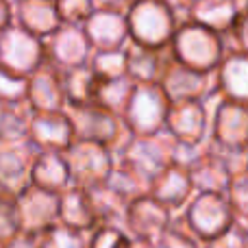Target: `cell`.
<instances>
[{
	"instance_id": "cb8c5ba5",
	"label": "cell",
	"mask_w": 248,
	"mask_h": 248,
	"mask_svg": "<svg viewBox=\"0 0 248 248\" xmlns=\"http://www.w3.org/2000/svg\"><path fill=\"white\" fill-rule=\"evenodd\" d=\"M155 244H157V248H202V242L189 231L183 218H176V216L172 220L170 229Z\"/></svg>"
},
{
	"instance_id": "603a6c76",
	"label": "cell",
	"mask_w": 248,
	"mask_h": 248,
	"mask_svg": "<svg viewBox=\"0 0 248 248\" xmlns=\"http://www.w3.org/2000/svg\"><path fill=\"white\" fill-rule=\"evenodd\" d=\"M90 246V233L74 231L63 224H55L42 233V248H87Z\"/></svg>"
},
{
	"instance_id": "5bb4252c",
	"label": "cell",
	"mask_w": 248,
	"mask_h": 248,
	"mask_svg": "<svg viewBox=\"0 0 248 248\" xmlns=\"http://www.w3.org/2000/svg\"><path fill=\"white\" fill-rule=\"evenodd\" d=\"M244 17H248V0H201L187 11L185 20L202 24L227 37L235 33Z\"/></svg>"
},
{
	"instance_id": "4fadbf2b",
	"label": "cell",
	"mask_w": 248,
	"mask_h": 248,
	"mask_svg": "<svg viewBox=\"0 0 248 248\" xmlns=\"http://www.w3.org/2000/svg\"><path fill=\"white\" fill-rule=\"evenodd\" d=\"M83 31H85L94 52L124 50L126 42H131L126 13H122V11L96 9L90 16V20L83 24Z\"/></svg>"
},
{
	"instance_id": "4316f807",
	"label": "cell",
	"mask_w": 248,
	"mask_h": 248,
	"mask_svg": "<svg viewBox=\"0 0 248 248\" xmlns=\"http://www.w3.org/2000/svg\"><path fill=\"white\" fill-rule=\"evenodd\" d=\"M55 2L61 22L72 26H83L96 11L94 0H55Z\"/></svg>"
},
{
	"instance_id": "7c38bea8",
	"label": "cell",
	"mask_w": 248,
	"mask_h": 248,
	"mask_svg": "<svg viewBox=\"0 0 248 248\" xmlns=\"http://www.w3.org/2000/svg\"><path fill=\"white\" fill-rule=\"evenodd\" d=\"M211 116L207 111V103L187 100V103H170V111L166 118V131L179 144L196 146L207 141Z\"/></svg>"
},
{
	"instance_id": "9c48e42d",
	"label": "cell",
	"mask_w": 248,
	"mask_h": 248,
	"mask_svg": "<svg viewBox=\"0 0 248 248\" xmlns=\"http://www.w3.org/2000/svg\"><path fill=\"white\" fill-rule=\"evenodd\" d=\"M16 209L20 231L42 235L55 224H59V194L31 185L26 192L16 198Z\"/></svg>"
},
{
	"instance_id": "e0dca14e",
	"label": "cell",
	"mask_w": 248,
	"mask_h": 248,
	"mask_svg": "<svg viewBox=\"0 0 248 248\" xmlns=\"http://www.w3.org/2000/svg\"><path fill=\"white\" fill-rule=\"evenodd\" d=\"M172 50L163 48V50H155V48H144L137 44L128 42L126 46V72L128 78L135 83H150V85H159L166 74L168 65L172 63Z\"/></svg>"
},
{
	"instance_id": "836d02e7",
	"label": "cell",
	"mask_w": 248,
	"mask_h": 248,
	"mask_svg": "<svg viewBox=\"0 0 248 248\" xmlns=\"http://www.w3.org/2000/svg\"><path fill=\"white\" fill-rule=\"evenodd\" d=\"M0 248H4V244H0Z\"/></svg>"
},
{
	"instance_id": "4dcf8cb0",
	"label": "cell",
	"mask_w": 248,
	"mask_h": 248,
	"mask_svg": "<svg viewBox=\"0 0 248 248\" xmlns=\"http://www.w3.org/2000/svg\"><path fill=\"white\" fill-rule=\"evenodd\" d=\"M4 248H42V235L35 233H17Z\"/></svg>"
},
{
	"instance_id": "5b68a950",
	"label": "cell",
	"mask_w": 248,
	"mask_h": 248,
	"mask_svg": "<svg viewBox=\"0 0 248 248\" xmlns=\"http://www.w3.org/2000/svg\"><path fill=\"white\" fill-rule=\"evenodd\" d=\"M63 155L70 168L72 187L85 189V192L107 185L109 176L116 168V153L96 141L77 140Z\"/></svg>"
},
{
	"instance_id": "8992f818",
	"label": "cell",
	"mask_w": 248,
	"mask_h": 248,
	"mask_svg": "<svg viewBox=\"0 0 248 248\" xmlns=\"http://www.w3.org/2000/svg\"><path fill=\"white\" fill-rule=\"evenodd\" d=\"M181 218L202 244L224 235L235 224V216L224 194H194Z\"/></svg>"
},
{
	"instance_id": "3957f363",
	"label": "cell",
	"mask_w": 248,
	"mask_h": 248,
	"mask_svg": "<svg viewBox=\"0 0 248 248\" xmlns=\"http://www.w3.org/2000/svg\"><path fill=\"white\" fill-rule=\"evenodd\" d=\"M179 141L168 131H161L157 135L133 137L126 146L116 155V161L140 176L146 185H153V181L174 163V150Z\"/></svg>"
},
{
	"instance_id": "44dd1931",
	"label": "cell",
	"mask_w": 248,
	"mask_h": 248,
	"mask_svg": "<svg viewBox=\"0 0 248 248\" xmlns=\"http://www.w3.org/2000/svg\"><path fill=\"white\" fill-rule=\"evenodd\" d=\"M87 194H90L94 214H96V218H98V227L100 224H111V227L124 229L128 201H124L120 194L113 192L109 185H100V187L87 189Z\"/></svg>"
},
{
	"instance_id": "30bf717a",
	"label": "cell",
	"mask_w": 248,
	"mask_h": 248,
	"mask_svg": "<svg viewBox=\"0 0 248 248\" xmlns=\"http://www.w3.org/2000/svg\"><path fill=\"white\" fill-rule=\"evenodd\" d=\"M159 85L168 94L170 103H187V100H201V103H205L207 98H211L218 92L216 72H211V74L196 72V70L187 68V65L179 63L174 59L168 65Z\"/></svg>"
},
{
	"instance_id": "f546056e",
	"label": "cell",
	"mask_w": 248,
	"mask_h": 248,
	"mask_svg": "<svg viewBox=\"0 0 248 248\" xmlns=\"http://www.w3.org/2000/svg\"><path fill=\"white\" fill-rule=\"evenodd\" d=\"M202 248H248V227L235 222L224 235L205 242Z\"/></svg>"
},
{
	"instance_id": "f1b7e54d",
	"label": "cell",
	"mask_w": 248,
	"mask_h": 248,
	"mask_svg": "<svg viewBox=\"0 0 248 248\" xmlns=\"http://www.w3.org/2000/svg\"><path fill=\"white\" fill-rule=\"evenodd\" d=\"M17 233H20V220H17L16 198L2 194L0 196V244L7 246Z\"/></svg>"
},
{
	"instance_id": "83f0119b",
	"label": "cell",
	"mask_w": 248,
	"mask_h": 248,
	"mask_svg": "<svg viewBox=\"0 0 248 248\" xmlns=\"http://www.w3.org/2000/svg\"><path fill=\"white\" fill-rule=\"evenodd\" d=\"M131 240L126 229L100 224L90 233V246L87 248H124Z\"/></svg>"
},
{
	"instance_id": "52a82bcc",
	"label": "cell",
	"mask_w": 248,
	"mask_h": 248,
	"mask_svg": "<svg viewBox=\"0 0 248 248\" xmlns=\"http://www.w3.org/2000/svg\"><path fill=\"white\" fill-rule=\"evenodd\" d=\"M46 59L42 39L31 35L22 26H9L0 31V68L16 77L29 78Z\"/></svg>"
},
{
	"instance_id": "ac0fdd59",
	"label": "cell",
	"mask_w": 248,
	"mask_h": 248,
	"mask_svg": "<svg viewBox=\"0 0 248 248\" xmlns=\"http://www.w3.org/2000/svg\"><path fill=\"white\" fill-rule=\"evenodd\" d=\"M216 85L222 98L248 105V52L237 48L227 50L222 63L216 70Z\"/></svg>"
},
{
	"instance_id": "1f68e13d",
	"label": "cell",
	"mask_w": 248,
	"mask_h": 248,
	"mask_svg": "<svg viewBox=\"0 0 248 248\" xmlns=\"http://www.w3.org/2000/svg\"><path fill=\"white\" fill-rule=\"evenodd\" d=\"M166 2L170 4V7L174 9L176 13H179V11H185V17H187V11L194 7V4L201 2V0H166Z\"/></svg>"
},
{
	"instance_id": "ba28073f",
	"label": "cell",
	"mask_w": 248,
	"mask_h": 248,
	"mask_svg": "<svg viewBox=\"0 0 248 248\" xmlns=\"http://www.w3.org/2000/svg\"><path fill=\"white\" fill-rule=\"evenodd\" d=\"M209 140L222 150L248 148V105L220 96L211 116Z\"/></svg>"
},
{
	"instance_id": "ffe728a7",
	"label": "cell",
	"mask_w": 248,
	"mask_h": 248,
	"mask_svg": "<svg viewBox=\"0 0 248 248\" xmlns=\"http://www.w3.org/2000/svg\"><path fill=\"white\" fill-rule=\"evenodd\" d=\"M31 183L35 187L46 189V192H52V194H61L68 187H72L65 155L57 153V150H39L33 166Z\"/></svg>"
},
{
	"instance_id": "9a60e30c",
	"label": "cell",
	"mask_w": 248,
	"mask_h": 248,
	"mask_svg": "<svg viewBox=\"0 0 248 248\" xmlns=\"http://www.w3.org/2000/svg\"><path fill=\"white\" fill-rule=\"evenodd\" d=\"M189 176L196 194H224L233 181V174L229 170V163L224 159L222 150L209 140L207 148L202 150V155L187 168Z\"/></svg>"
},
{
	"instance_id": "6da1fadb",
	"label": "cell",
	"mask_w": 248,
	"mask_h": 248,
	"mask_svg": "<svg viewBox=\"0 0 248 248\" xmlns=\"http://www.w3.org/2000/svg\"><path fill=\"white\" fill-rule=\"evenodd\" d=\"M170 50L174 61L196 70V72L211 74L218 70L227 55V42L220 33L196 24L192 20L179 22L174 37H172Z\"/></svg>"
},
{
	"instance_id": "7a4b0ae2",
	"label": "cell",
	"mask_w": 248,
	"mask_h": 248,
	"mask_svg": "<svg viewBox=\"0 0 248 248\" xmlns=\"http://www.w3.org/2000/svg\"><path fill=\"white\" fill-rule=\"evenodd\" d=\"M131 44L163 50L170 48L179 29L176 11L166 0H137L126 11Z\"/></svg>"
},
{
	"instance_id": "277c9868",
	"label": "cell",
	"mask_w": 248,
	"mask_h": 248,
	"mask_svg": "<svg viewBox=\"0 0 248 248\" xmlns=\"http://www.w3.org/2000/svg\"><path fill=\"white\" fill-rule=\"evenodd\" d=\"M168 111H170V98L161 85L135 83V90L122 113V120L133 137L157 135L166 131Z\"/></svg>"
},
{
	"instance_id": "d6a6232c",
	"label": "cell",
	"mask_w": 248,
	"mask_h": 248,
	"mask_svg": "<svg viewBox=\"0 0 248 248\" xmlns=\"http://www.w3.org/2000/svg\"><path fill=\"white\" fill-rule=\"evenodd\" d=\"M124 248H157V244H155V242H148V240H137V237H131L128 244Z\"/></svg>"
},
{
	"instance_id": "d4e9b609",
	"label": "cell",
	"mask_w": 248,
	"mask_h": 248,
	"mask_svg": "<svg viewBox=\"0 0 248 248\" xmlns=\"http://www.w3.org/2000/svg\"><path fill=\"white\" fill-rule=\"evenodd\" d=\"M0 103L2 105L29 103V78L16 77V74L0 68Z\"/></svg>"
},
{
	"instance_id": "2e32d148",
	"label": "cell",
	"mask_w": 248,
	"mask_h": 248,
	"mask_svg": "<svg viewBox=\"0 0 248 248\" xmlns=\"http://www.w3.org/2000/svg\"><path fill=\"white\" fill-rule=\"evenodd\" d=\"M148 194L155 201L161 202L163 207H168L172 214H176L179 209H185L189 205L196 189H194L187 168L179 166V163H172L153 181Z\"/></svg>"
},
{
	"instance_id": "484cf974",
	"label": "cell",
	"mask_w": 248,
	"mask_h": 248,
	"mask_svg": "<svg viewBox=\"0 0 248 248\" xmlns=\"http://www.w3.org/2000/svg\"><path fill=\"white\" fill-rule=\"evenodd\" d=\"M227 201L233 209L235 222L248 227V172L233 176L231 185L227 189Z\"/></svg>"
},
{
	"instance_id": "8fae6325",
	"label": "cell",
	"mask_w": 248,
	"mask_h": 248,
	"mask_svg": "<svg viewBox=\"0 0 248 248\" xmlns=\"http://www.w3.org/2000/svg\"><path fill=\"white\" fill-rule=\"evenodd\" d=\"M172 220H174V214L159 201H155L150 194H146L128 202L124 229L131 237L157 242L170 229Z\"/></svg>"
},
{
	"instance_id": "7402d4cb",
	"label": "cell",
	"mask_w": 248,
	"mask_h": 248,
	"mask_svg": "<svg viewBox=\"0 0 248 248\" xmlns=\"http://www.w3.org/2000/svg\"><path fill=\"white\" fill-rule=\"evenodd\" d=\"M90 65L96 72V77L105 78V81L128 77V72H126V48H124V50H116V52H94Z\"/></svg>"
},
{
	"instance_id": "d6986e66",
	"label": "cell",
	"mask_w": 248,
	"mask_h": 248,
	"mask_svg": "<svg viewBox=\"0 0 248 248\" xmlns=\"http://www.w3.org/2000/svg\"><path fill=\"white\" fill-rule=\"evenodd\" d=\"M59 224L81 233H92L98 227V218L85 189L68 187L59 194Z\"/></svg>"
}]
</instances>
